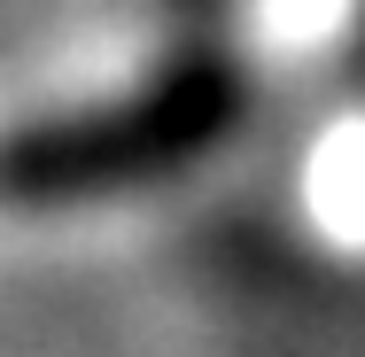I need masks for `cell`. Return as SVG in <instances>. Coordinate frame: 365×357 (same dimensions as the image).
<instances>
[{"mask_svg": "<svg viewBox=\"0 0 365 357\" xmlns=\"http://www.w3.org/2000/svg\"><path fill=\"white\" fill-rule=\"evenodd\" d=\"M225 86L218 71H171L155 93H133L125 109H71L55 125H31L0 148V195L24 202H63L93 187H125L155 163H179L218 133Z\"/></svg>", "mask_w": 365, "mask_h": 357, "instance_id": "6da1fadb", "label": "cell"}, {"mask_svg": "<svg viewBox=\"0 0 365 357\" xmlns=\"http://www.w3.org/2000/svg\"><path fill=\"white\" fill-rule=\"evenodd\" d=\"M295 195H303V217H311L342 257H365V109H342V117L311 140Z\"/></svg>", "mask_w": 365, "mask_h": 357, "instance_id": "7a4b0ae2", "label": "cell"}]
</instances>
